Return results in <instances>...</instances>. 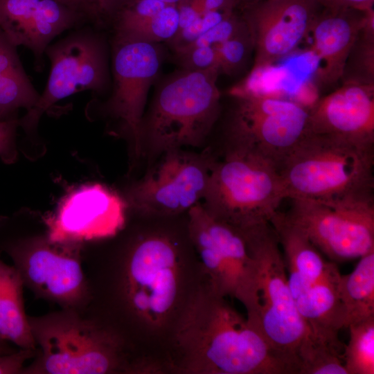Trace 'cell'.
Returning <instances> with one entry per match:
<instances>
[{
    "label": "cell",
    "instance_id": "cell-36",
    "mask_svg": "<svg viewBox=\"0 0 374 374\" xmlns=\"http://www.w3.org/2000/svg\"><path fill=\"white\" fill-rule=\"evenodd\" d=\"M322 8L366 11L373 8L374 0H317Z\"/></svg>",
    "mask_w": 374,
    "mask_h": 374
},
{
    "label": "cell",
    "instance_id": "cell-13",
    "mask_svg": "<svg viewBox=\"0 0 374 374\" xmlns=\"http://www.w3.org/2000/svg\"><path fill=\"white\" fill-rule=\"evenodd\" d=\"M111 55L112 91L102 109L118 123L132 142L133 154L139 158L142 155L141 123L163 53L158 44L114 35Z\"/></svg>",
    "mask_w": 374,
    "mask_h": 374
},
{
    "label": "cell",
    "instance_id": "cell-1",
    "mask_svg": "<svg viewBox=\"0 0 374 374\" xmlns=\"http://www.w3.org/2000/svg\"><path fill=\"white\" fill-rule=\"evenodd\" d=\"M176 359L166 367L187 374H290L262 337L223 296L201 283L172 328Z\"/></svg>",
    "mask_w": 374,
    "mask_h": 374
},
{
    "label": "cell",
    "instance_id": "cell-39",
    "mask_svg": "<svg viewBox=\"0 0 374 374\" xmlns=\"http://www.w3.org/2000/svg\"><path fill=\"white\" fill-rule=\"evenodd\" d=\"M127 1V0H125V1ZM158 1H162V2H163V3H166V4H177L181 0H158Z\"/></svg>",
    "mask_w": 374,
    "mask_h": 374
},
{
    "label": "cell",
    "instance_id": "cell-25",
    "mask_svg": "<svg viewBox=\"0 0 374 374\" xmlns=\"http://www.w3.org/2000/svg\"><path fill=\"white\" fill-rule=\"evenodd\" d=\"M348 328L350 338L341 355L347 374H373L374 317Z\"/></svg>",
    "mask_w": 374,
    "mask_h": 374
},
{
    "label": "cell",
    "instance_id": "cell-32",
    "mask_svg": "<svg viewBox=\"0 0 374 374\" xmlns=\"http://www.w3.org/2000/svg\"><path fill=\"white\" fill-rule=\"evenodd\" d=\"M90 22L96 27L103 28L111 22L125 0H86Z\"/></svg>",
    "mask_w": 374,
    "mask_h": 374
},
{
    "label": "cell",
    "instance_id": "cell-4",
    "mask_svg": "<svg viewBox=\"0 0 374 374\" xmlns=\"http://www.w3.org/2000/svg\"><path fill=\"white\" fill-rule=\"evenodd\" d=\"M36 358L22 373L105 374L136 373L125 359L118 334L83 319L75 309L28 317Z\"/></svg>",
    "mask_w": 374,
    "mask_h": 374
},
{
    "label": "cell",
    "instance_id": "cell-8",
    "mask_svg": "<svg viewBox=\"0 0 374 374\" xmlns=\"http://www.w3.org/2000/svg\"><path fill=\"white\" fill-rule=\"evenodd\" d=\"M288 195L278 169L262 158L226 148L214 160L202 204L214 218L240 233L269 222Z\"/></svg>",
    "mask_w": 374,
    "mask_h": 374
},
{
    "label": "cell",
    "instance_id": "cell-24",
    "mask_svg": "<svg viewBox=\"0 0 374 374\" xmlns=\"http://www.w3.org/2000/svg\"><path fill=\"white\" fill-rule=\"evenodd\" d=\"M39 98L21 64L0 75V120L14 118L21 108L30 110Z\"/></svg>",
    "mask_w": 374,
    "mask_h": 374
},
{
    "label": "cell",
    "instance_id": "cell-21",
    "mask_svg": "<svg viewBox=\"0 0 374 374\" xmlns=\"http://www.w3.org/2000/svg\"><path fill=\"white\" fill-rule=\"evenodd\" d=\"M22 278L0 260V337L19 348L36 350L23 300Z\"/></svg>",
    "mask_w": 374,
    "mask_h": 374
},
{
    "label": "cell",
    "instance_id": "cell-19",
    "mask_svg": "<svg viewBox=\"0 0 374 374\" xmlns=\"http://www.w3.org/2000/svg\"><path fill=\"white\" fill-rule=\"evenodd\" d=\"M311 133L374 148V85L342 86L309 108Z\"/></svg>",
    "mask_w": 374,
    "mask_h": 374
},
{
    "label": "cell",
    "instance_id": "cell-23",
    "mask_svg": "<svg viewBox=\"0 0 374 374\" xmlns=\"http://www.w3.org/2000/svg\"><path fill=\"white\" fill-rule=\"evenodd\" d=\"M343 83L374 85V9L366 20L347 58L341 78Z\"/></svg>",
    "mask_w": 374,
    "mask_h": 374
},
{
    "label": "cell",
    "instance_id": "cell-33",
    "mask_svg": "<svg viewBox=\"0 0 374 374\" xmlns=\"http://www.w3.org/2000/svg\"><path fill=\"white\" fill-rule=\"evenodd\" d=\"M19 121L15 118L0 120V157L7 162L15 157V135Z\"/></svg>",
    "mask_w": 374,
    "mask_h": 374
},
{
    "label": "cell",
    "instance_id": "cell-7",
    "mask_svg": "<svg viewBox=\"0 0 374 374\" xmlns=\"http://www.w3.org/2000/svg\"><path fill=\"white\" fill-rule=\"evenodd\" d=\"M276 231L291 294L310 342L341 354L339 334L344 325L338 294L341 275L338 267L327 261L293 224L282 223Z\"/></svg>",
    "mask_w": 374,
    "mask_h": 374
},
{
    "label": "cell",
    "instance_id": "cell-37",
    "mask_svg": "<svg viewBox=\"0 0 374 374\" xmlns=\"http://www.w3.org/2000/svg\"><path fill=\"white\" fill-rule=\"evenodd\" d=\"M66 6L84 15L90 21L89 10L86 0H55Z\"/></svg>",
    "mask_w": 374,
    "mask_h": 374
},
{
    "label": "cell",
    "instance_id": "cell-38",
    "mask_svg": "<svg viewBox=\"0 0 374 374\" xmlns=\"http://www.w3.org/2000/svg\"><path fill=\"white\" fill-rule=\"evenodd\" d=\"M8 343L10 342L0 337V355L10 353L16 350Z\"/></svg>",
    "mask_w": 374,
    "mask_h": 374
},
{
    "label": "cell",
    "instance_id": "cell-18",
    "mask_svg": "<svg viewBox=\"0 0 374 374\" xmlns=\"http://www.w3.org/2000/svg\"><path fill=\"white\" fill-rule=\"evenodd\" d=\"M87 21L55 0H0V29L13 45L31 51L36 71L43 69L45 51L57 36Z\"/></svg>",
    "mask_w": 374,
    "mask_h": 374
},
{
    "label": "cell",
    "instance_id": "cell-16",
    "mask_svg": "<svg viewBox=\"0 0 374 374\" xmlns=\"http://www.w3.org/2000/svg\"><path fill=\"white\" fill-rule=\"evenodd\" d=\"M321 8L317 0H264L246 5L242 17L253 44V71L294 51Z\"/></svg>",
    "mask_w": 374,
    "mask_h": 374
},
{
    "label": "cell",
    "instance_id": "cell-15",
    "mask_svg": "<svg viewBox=\"0 0 374 374\" xmlns=\"http://www.w3.org/2000/svg\"><path fill=\"white\" fill-rule=\"evenodd\" d=\"M71 244L37 238L9 250L24 285L64 309H75L87 294L78 251Z\"/></svg>",
    "mask_w": 374,
    "mask_h": 374
},
{
    "label": "cell",
    "instance_id": "cell-34",
    "mask_svg": "<svg viewBox=\"0 0 374 374\" xmlns=\"http://www.w3.org/2000/svg\"><path fill=\"white\" fill-rule=\"evenodd\" d=\"M36 350L19 348L14 352L0 355V374L22 373L25 362L35 357Z\"/></svg>",
    "mask_w": 374,
    "mask_h": 374
},
{
    "label": "cell",
    "instance_id": "cell-5",
    "mask_svg": "<svg viewBox=\"0 0 374 374\" xmlns=\"http://www.w3.org/2000/svg\"><path fill=\"white\" fill-rule=\"evenodd\" d=\"M374 148L310 133L278 171L288 199L373 196Z\"/></svg>",
    "mask_w": 374,
    "mask_h": 374
},
{
    "label": "cell",
    "instance_id": "cell-26",
    "mask_svg": "<svg viewBox=\"0 0 374 374\" xmlns=\"http://www.w3.org/2000/svg\"><path fill=\"white\" fill-rule=\"evenodd\" d=\"M179 29V12L176 4H168L156 15L114 35L158 44L170 40Z\"/></svg>",
    "mask_w": 374,
    "mask_h": 374
},
{
    "label": "cell",
    "instance_id": "cell-17",
    "mask_svg": "<svg viewBox=\"0 0 374 374\" xmlns=\"http://www.w3.org/2000/svg\"><path fill=\"white\" fill-rule=\"evenodd\" d=\"M125 204L100 184L82 186L69 194L48 221V239L74 243L112 237L124 226Z\"/></svg>",
    "mask_w": 374,
    "mask_h": 374
},
{
    "label": "cell",
    "instance_id": "cell-28",
    "mask_svg": "<svg viewBox=\"0 0 374 374\" xmlns=\"http://www.w3.org/2000/svg\"><path fill=\"white\" fill-rule=\"evenodd\" d=\"M234 12L210 11L206 12L190 25L179 30L168 42L175 53L179 52Z\"/></svg>",
    "mask_w": 374,
    "mask_h": 374
},
{
    "label": "cell",
    "instance_id": "cell-30",
    "mask_svg": "<svg viewBox=\"0 0 374 374\" xmlns=\"http://www.w3.org/2000/svg\"><path fill=\"white\" fill-rule=\"evenodd\" d=\"M175 54L181 69L199 71L218 69L217 56L214 46L193 47Z\"/></svg>",
    "mask_w": 374,
    "mask_h": 374
},
{
    "label": "cell",
    "instance_id": "cell-40",
    "mask_svg": "<svg viewBox=\"0 0 374 374\" xmlns=\"http://www.w3.org/2000/svg\"><path fill=\"white\" fill-rule=\"evenodd\" d=\"M238 1H239V3H244L245 5H248V4L256 3V2L264 1V0H238Z\"/></svg>",
    "mask_w": 374,
    "mask_h": 374
},
{
    "label": "cell",
    "instance_id": "cell-35",
    "mask_svg": "<svg viewBox=\"0 0 374 374\" xmlns=\"http://www.w3.org/2000/svg\"><path fill=\"white\" fill-rule=\"evenodd\" d=\"M17 48L0 29V75L10 68L21 64Z\"/></svg>",
    "mask_w": 374,
    "mask_h": 374
},
{
    "label": "cell",
    "instance_id": "cell-12",
    "mask_svg": "<svg viewBox=\"0 0 374 374\" xmlns=\"http://www.w3.org/2000/svg\"><path fill=\"white\" fill-rule=\"evenodd\" d=\"M159 162L127 190V202L148 217L188 212L204 199L214 159L180 149L165 152Z\"/></svg>",
    "mask_w": 374,
    "mask_h": 374
},
{
    "label": "cell",
    "instance_id": "cell-29",
    "mask_svg": "<svg viewBox=\"0 0 374 374\" xmlns=\"http://www.w3.org/2000/svg\"><path fill=\"white\" fill-rule=\"evenodd\" d=\"M246 26L242 16L240 17L234 12L179 52L193 47L215 46L233 37Z\"/></svg>",
    "mask_w": 374,
    "mask_h": 374
},
{
    "label": "cell",
    "instance_id": "cell-20",
    "mask_svg": "<svg viewBox=\"0 0 374 374\" xmlns=\"http://www.w3.org/2000/svg\"><path fill=\"white\" fill-rule=\"evenodd\" d=\"M368 10L321 8L316 15L305 39L310 40V51L318 59L316 74L321 84L330 85L341 80Z\"/></svg>",
    "mask_w": 374,
    "mask_h": 374
},
{
    "label": "cell",
    "instance_id": "cell-11",
    "mask_svg": "<svg viewBox=\"0 0 374 374\" xmlns=\"http://www.w3.org/2000/svg\"><path fill=\"white\" fill-rule=\"evenodd\" d=\"M290 199L287 219L332 260H352L374 251L373 196Z\"/></svg>",
    "mask_w": 374,
    "mask_h": 374
},
{
    "label": "cell",
    "instance_id": "cell-9",
    "mask_svg": "<svg viewBox=\"0 0 374 374\" xmlns=\"http://www.w3.org/2000/svg\"><path fill=\"white\" fill-rule=\"evenodd\" d=\"M226 127L227 148L249 152L278 169L311 133L309 108L288 99L235 89Z\"/></svg>",
    "mask_w": 374,
    "mask_h": 374
},
{
    "label": "cell",
    "instance_id": "cell-22",
    "mask_svg": "<svg viewBox=\"0 0 374 374\" xmlns=\"http://www.w3.org/2000/svg\"><path fill=\"white\" fill-rule=\"evenodd\" d=\"M359 258L352 272L341 275L338 285L344 328L374 317V251Z\"/></svg>",
    "mask_w": 374,
    "mask_h": 374
},
{
    "label": "cell",
    "instance_id": "cell-27",
    "mask_svg": "<svg viewBox=\"0 0 374 374\" xmlns=\"http://www.w3.org/2000/svg\"><path fill=\"white\" fill-rule=\"evenodd\" d=\"M214 47L217 56L219 73L229 75L242 71L253 52V40L247 26Z\"/></svg>",
    "mask_w": 374,
    "mask_h": 374
},
{
    "label": "cell",
    "instance_id": "cell-31",
    "mask_svg": "<svg viewBox=\"0 0 374 374\" xmlns=\"http://www.w3.org/2000/svg\"><path fill=\"white\" fill-rule=\"evenodd\" d=\"M238 0H181L178 3L180 12L195 20L210 11H234Z\"/></svg>",
    "mask_w": 374,
    "mask_h": 374
},
{
    "label": "cell",
    "instance_id": "cell-3",
    "mask_svg": "<svg viewBox=\"0 0 374 374\" xmlns=\"http://www.w3.org/2000/svg\"><path fill=\"white\" fill-rule=\"evenodd\" d=\"M217 69H181L159 85L140 127L141 154L150 159L183 147L205 143L218 120Z\"/></svg>",
    "mask_w": 374,
    "mask_h": 374
},
{
    "label": "cell",
    "instance_id": "cell-10",
    "mask_svg": "<svg viewBox=\"0 0 374 374\" xmlns=\"http://www.w3.org/2000/svg\"><path fill=\"white\" fill-rule=\"evenodd\" d=\"M109 53L105 37L89 27L50 44L45 51L51 62L46 85L36 105L18 119L19 126L31 133L55 103L82 91H106L111 87Z\"/></svg>",
    "mask_w": 374,
    "mask_h": 374
},
{
    "label": "cell",
    "instance_id": "cell-14",
    "mask_svg": "<svg viewBox=\"0 0 374 374\" xmlns=\"http://www.w3.org/2000/svg\"><path fill=\"white\" fill-rule=\"evenodd\" d=\"M188 235L205 283L216 293L239 299L253 263L242 235L212 217L199 202L188 212Z\"/></svg>",
    "mask_w": 374,
    "mask_h": 374
},
{
    "label": "cell",
    "instance_id": "cell-6",
    "mask_svg": "<svg viewBox=\"0 0 374 374\" xmlns=\"http://www.w3.org/2000/svg\"><path fill=\"white\" fill-rule=\"evenodd\" d=\"M184 253L177 240L161 232L143 235L124 263L123 292L128 310L148 330L172 328L189 296L184 294Z\"/></svg>",
    "mask_w": 374,
    "mask_h": 374
},
{
    "label": "cell",
    "instance_id": "cell-2",
    "mask_svg": "<svg viewBox=\"0 0 374 374\" xmlns=\"http://www.w3.org/2000/svg\"><path fill=\"white\" fill-rule=\"evenodd\" d=\"M242 235L253 267L238 300L246 308L251 326L262 337L290 374H299L302 359L311 343L291 294L276 233L269 222Z\"/></svg>",
    "mask_w": 374,
    "mask_h": 374
}]
</instances>
